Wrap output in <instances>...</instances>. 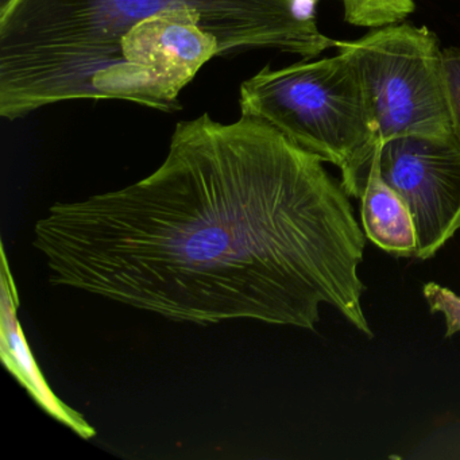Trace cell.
<instances>
[{
    "label": "cell",
    "mask_w": 460,
    "mask_h": 460,
    "mask_svg": "<svg viewBox=\"0 0 460 460\" xmlns=\"http://www.w3.org/2000/svg\"><path fill=\"white\" fill-rule=\"evenodd\" d=\"M363 6L371 12L400 13L403 10L413 12L414 0H360Z\"/></svg>",
    "instance_id": "10"
},
{
    "label": "cell",
    "mask_w": 460,
    "mask_h": 460,
    "mask_svg": "<svg viewBox=\"0 0 460 460\" xmlns=\"http://www.w3.org/2000/svg\"><path fill=\"white\" fill-rule=\"evenodd\" d=\"M335 48L359 72L378 142L452 134L443 50L427 26L392 23L352 41H336Z\"/></svg>",
    "instance_id": "4"
},
{
    "label": "cell",
    "mask_w": 460,
    "mask_h": 460,
    "mask_svg": "<svg viewBox=\"0 0 460 460\" xmlns=\"http://www.w3.org/2000/svg\"><path fill=\"white\" fill-rule=\"evenodd\" d=\"M443 82L452 133L460 142V49H443Z\"/></svg>",
    "instance_id": "8"
},
{
    "label": "cell",
    "mask_w": 460,
    "mask_h": 460,
    "mask_svg": "<svg viewBox=\"0 0 460 460\" xmlns=\"http://www.w3.org/2000/svg\"><path fill=\"white\" fill-rule=\"evenodd\" d=\"M382 179L413 217L414 257H435L460 231V142L448 136H406L379 142Z\"/></svg>",
    "instance_id": "5"
},
{
    "label": "cell",
    "mask_w": 460,
    "mask_h": 460,
    "mask_svg": "<svg viewBox=\"0 0 460 460\" xmlns=\"http://www.w3.org/2000/svg\"><path fill=\"white\" fill-rule=\"evenodd\" d=\"M0 358L10 374L17 378L34 402L53 419L74 430L80 438L90 440L96 435L95 428L82 413L64 403L50 389L44 374L37 365L25 333L18 320L20 293L13 277L12 268L2 244L0 270Z\"/></svg>",
    "instance_id": "6"
},
{
    "label": "cell",
    "mask_w": 460,
    "mask_h": 460,
    "mask_svg": "<svg viewBox=\"0 0 460 460\" xmlns=\"http://www.w3.org/2000/svg\"><path fill=\"white\" fill-rule=\"evenodd\" d=\"M366 234L324 161L260 120L177 123L157 171L56 203L34 227L49 281L173 322L314 331L331 305L373 338Z\"/></svg>",
    "instance_id": "1"
},
{
    "label": "cell",
    "mask_w": 460,
    "mask_h": 460,
    "mask_svg": "<svg viewBox=\"0 0 460 460\" xmlns=\"http://www.w3.org/2000/svg\"><path fill=\"white\" fill-rule=\"evenodd\" d=\"M422 296L430 314H441L446 322V338L460 332V296L436 282H428L422 288Z\"/></svg>",
    "instance_id": "9"
},
{
    "label": "cell",
    "mask_w": 460,
    "mask_h": 460,
    "mask_svg": "<svg viewBox=\"0 0 460 460\" xmlns=\"http://www.w3.org/2000/svg\"><path fill=\"white\" fill-rule=\"evenodd\" d=\"M241 117L260 120L301 149L338 166L354 198L378 142L362 79L343 53L265 66L242 83Z\"/></svg>",
    "instance_id": "3"
},
{
    "label": "cell",
    "mask_w": 460,
    "mask_h": 460,
    "mask_svg": "<svg viewBox=\"0 0 460 460\" xmlns=\"http://www.w3.org/2000/svg\"><path fill=\"white\" fill-rule=\"evenodd\" d=\"M15 0H0V15L4 14L14 4Z\"/></svg>",
    "instance_id": "11"
},
{
    "label": "cell",
    "mask_w": 460,
    "mask_h": 460,
    "mask_svg": "<svg viewBox=\"0 0 460 460\" xmlns=\"http://www.w3.org/2000/svg\"><path fill=\"white\" fill-rule=\"evenodd\" d=\"M335 47L297 0H15L0 15V115L72 101L179 111L211 58L271 49L312 60Z\"/></svg>",
    "instance_id": "2"
},
{
    "label": "cell",
    "mask_w": 460,
    "mask_h": 460,
    "mask_svg": "<svg viewBox=\"0 0 460 460\" xmlns=\"http://www.w3.org/2000/svg\"><path fill=\"white\" fill-rule=\"evenodd\" d=\"M376 147L354 196L360 201L363 231L384 252L414 257L417 238L413 217L402 198L382 179Z\"/></svg>",
    "instance_id": "7"
}]
</instances>
